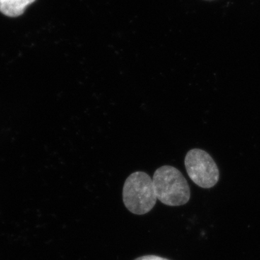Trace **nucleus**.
<instances>
[{
  "mask_svg": "<svg viewBox=\"0 0 260 260\" xmlns=\"http://www.w3.org/2000/svg\"><path fill=\"white\" fill-rule=\"evenodd\" d=\"M153 181L157 198L168 206H181L189 202L190 188L183 174L177 168L162 166L156 169Z\"/></svg>",
  "mask_w": 260,
  "mask_h": 260,
  "instance_id": "1",
  "label": "nucleus"
},
{
  "mask_svg": "<svg viewBox=\"0 0 260 260\" xmlns=\"http://www.w3.org/2000/svg\"><path fill=\"white\" fill-rule=\"evenodd\" d=\"M122 198L126 208L135 215H145L153 210L157 198L153 179L147 173L136 172L126 178Z\"/></svg>",
  "mask_w": 260,
  "mask_h": 260,
  "instance_id": "2",
  "label": "nucleus"
},
{
  "mask_svg": "<svg viewBox=\"0 0 260 260\" xmlns=\"http://www.w3.org/2000/svg\"><path fill=\"white\" fill-rule=\"evenodd\" d=\"M184 165L191 180L200 187L210 189L218 182V166L205 150L199 148L189 150L184 158Z\"/></svg>",
  "mask_w": 260,
  "mask_h": 260,
  "instance_id": "3",
  "label": "nucleus"
},
{
  "mask_svg": "<svg viewBox=\"0 0 260 260\" xmlns=\"http://www.w3.org/2000/svg\"><path fill=\"white\" fill-rule=\"evenodd\" d=\"M36 0H0V12L8 17L23 14L25 8Z\"/></svg>",
  "mask_w": 260,
  "mask_h": 260,
  "instance_id": "4",
  "label": "nucleus"
},
{
  "mask_svg": "<svg viewBox=\"0 0 260 260\" xmlns=\"http://www.w3.org/2000/svg\"><path fill=\"white\" fill-rule=\"evenodd\" d=\"M134 260H170L168 259L167 258L161 257V256L156 255H145L140 256V257L136 258Z\"/></svg>",
  "mask_w": 260,
  "mask_h": 260,
  "instance_id": "5",
  "label": "nucleus"
}]
</instances>
